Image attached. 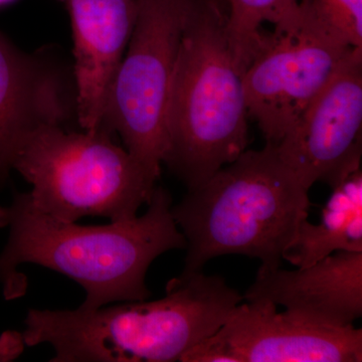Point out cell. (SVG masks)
I'll return each mask as SVG.
<instances>
[{
	"mask_svg": "<svg viewBox=\"0 0 362 362\" xmlns=\"http://www.w3.org/2000/svg\"><path fill=\"white\" fill-rule=\"evenodd\" d=\"M11 1V0H0V6L1 4H7V2Z\"/></svg>",
	"mask_w": 362,
	"mask_h": 362,
	"instance_id": "cell-17",
	"label": "cell"
},
{
	"mask_svg": "<svg viewBox=\"0 0 362 362\" xmlns=\"http://www.w3.org/2000/svg\"><path fill=\"white\" fill-rule=\"evenodd\" d=\"M194 0H136L132 35L112 82L103 130L158 180L166 113L183 30Z\"/></svg>",
	"mask_w": 362,
	"mask_h": 362,
	"instance_id": "cell-6",
	"label": "cell"
},
{
	"mask_svg": "<svg viewBox=\"0 0 362 362\" xmlns=\"http://www.w3.org/2000/svg\"><path fill=\"white\" fill-rule=\"evenodd\" d=\"M320 223L305 220L283 259L296 268L310 266L335 252H362V182L359 170L332 188Z\"/></svg>",
	"mask_w": 362,
	"mask_h": 362,
	"instance_id": "cell-13",
	"label": "cell"
},
{
	"mask_svg": "<svg viewBox=\"0 0 362 362\" xmlns=\"http://www.w3.org/2000/svg\"><path fill=\"white\" fill-rule=\"evenodd\" d=\"M13 170L32 185L23 194L30 206L66 223L85 216L132 220L148 204L157 181L107 131L61 126L33 132L18 150Z\"/></svg>",
	"mask_w": 362,
	"mask_h": 362,
	"instance_id": "cell-4",
	"label": "cell"
},
{
	"mask_svg": "<svg viewBox=\"0 0 362 362\" xmlns=\"http://www.w3.org/2000/svg\"><path fill=\"white\" fill-rule=\"evenodd\" d=\"M173 199L156 187L148 209L130 221L105 226H80L54 220L35 211L23 194L9 206H0V228H8L0 254V283L6 299L25 291L23 264H35L63 274L84 288L80 308L93 310L112 302L144 301L145 283L154 259L164 252L185 249V235L176 225Z\"/></svg>",
	"mask_w": 362,
	"mask_h": 362,
	"instance_id": "cell-1",
	"label": "cell"
},
{
	"mask_svg": "<svg viewBox=\"0 0 362 362\" xmlns=\"http://www.w3.org/2000/svg\"><path fill=\"white\" fill-rule=\"evenodd\" d=\"M247 117L223 0H194L169 93L163 163L188 190L201 187L246 151Z\"/></svg>",
	"mask_w": 362,
	"mask_h": 362,
	"instance_id": "cell-3",
	"label": "cell"
},
{
	"mask_svg": "<svg viewBox=\"0 0 362 362\" xmlns=\"http://www.w3.org/2000/svg\"><path fill=\"white\" fill-rule=\"evenodd\" d=\"M308 192L275 145L243 152L171 207L187 242L182 273L201 272L225 255L259 259L261 269L279 268L308 218Z\"/></svg>",
	"mask_w": 362,
	"mask_h": 362,
	"instance_id": "cell-2",
	"label": "cell"
},
{
	"mask_svg": "<svg viewBox=\"0 0 362 362\" xmlns=\"http://www.w3.org/2000/svg\"><path fill=\"white\" fill-rule=\"evenodd\" d=\"M71 21L74 82L81 129L103 130L112 82L132 35L136 0H62Z\"/></svg>",
	"mask_w": 362,
	"mask_h": 362,
	"instance_id": "cell-11",
	"label": "cell"
},
{
	"mask_svg": "<svg viewBox=\"0 0 362 362\" xmlns=\"http://www.w3.org/2000/svg\"><path fill=\"white\" fill-rule=\"evenodd\" d=\"M25 344L23 334L8 331L0 337V361H11L21 356Z\"/></svg>",
	"mask_w": 362,
	"mask_h": 362,
	"instance_id": "cell-16",
	"label": "cell"
},
{
	"mask_svg": "<svg viewBox=\"0 0 362 362\" xmlns=\"http://www.w3.org/2000/svg\"><path fill=\"white\" fill-rule=\"evenodd\" d=\"M182 362H361L362 330L335 326L270 302H242Z\"/></svg>",
	"mask_w": 362,
	"mask_h": 362,
	"instance_id": "cell-8",
	"label": "cell"
},
{
	"mask_svg": "<svg viewBox=\"0 0 362 362\" xmlns=\"http://www.w3.org/2000/svg\"><path fill=\"white\" fill-rule=\"evenodd\" d=\"M226 37L235 66L244 74L263 42L262 26L279 23L299 4L298 0H226Z\"/></svg>",
	"mask_w": 362,
	"mask_h": 362,
	"instance_id": "cell-14",
	"label": "cell"
},
{
	"mask_svg": "<svg viewBox=\"0 0 362 362\" xmlns=\"http://www.w3.org/2000/svg\"><path fill=\"white\" fill-rule=\"evenodd\" d=\"M77 122L71 66L51 49L21 51L0 33V187L35 131Z\"/></svg>",
	"mask_w": 362,
	"mask_h": 362,
	"instance_id": "cell-10",
	"label": "cell"
},
{
	"mask_svg": "<svg viewBox=\"0 0 362 362\" xmlns=\"http://www.w3.org/2000/svg\"><path fill=\"white\" fill-rule=\"evenodd\" d=\"M25 323V346L51 345L52 362L180 361L199 331L197 308L178 290L93 310L32 309Z\"/></svg>",
	"mask_w": 362,
	"mask_h": 362,
	"instance_id": "cell-5",
	"label": "cell"
},
{
	"mask_svg": "<svg viewBox=\"0 0 362 362\" xmlns=\"http://www.w3.org/2000/svg\"><path fill=\"white\" fill-rule=\"evenodd\" d=\"M243 298L331 325H354L362 316V252H335L296 270L259 268Z\"/></svg>",
	"mask_w": 362,
	"mask_h": 362,
	"instance_id": "cell-12",
	"label": "cell"
},
{
	"mask_svg": "<svg viewBox=\"0 0 362 362\" xmlns=\"http://www.w3.org/2000/svg\"><path fill=\"white\" fill-rule=\"evenodd\" d=\"M317 16L351 47L362 49V0H309Z\"/></svg>",
	"mask_w": 362,
	"mask_h": 362,
	"instance_id": "cell-15",
	"label": "cell"
},
{
	"mask_svg": "<svg viewBox=\"0 0 362 362\" xmlns=\"http://www.w3.org/2000/svg\"><path fill=\"white\" fill-rule=\"evenodd\" d=\"M361 126L362 49L354 47L276 150L306 189L334 188L359 170Z\"/></svg>",
	"mask_w": 362,
	"mask_h": 362,
	"instance_id": "cell-9",
	"label": "cell"
},
{
	"mask_svg": "<svg viewBox=\"0 0 362 362\" xmlns=\"http://www.w3.org/2000/svg\"><path fill=\"white\" fill-rule=\"evenodd\" d=\"M354 49L309 0L274 25L243 74L247 114L277 145Z\"/></svg>",
	"mask_w": 362,
	"mask_h": 362,
	"instance_id": "cell-7",
	"label": "cell"
}]
</instances>
